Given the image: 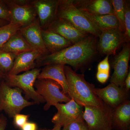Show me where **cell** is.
<instances>
[{
	"instance_id": "1",
	"label": "cell",
	"mask_w": 130,
	"mask_h": 130,
	"mask_svg": "<svg viewBox=\"0 0 130 130\" xmlns=\"http://www.w3.org/2000/svg\"><path fill=\"white\" fill-rule=\"evenodd\" d=\"M96 38L89 35L61 51L41 56L36 61V67L60 64L71 66L75 70L79 69L88 63L97 54Z\"/></svg>"
},
{
	"instance_id": "2",
	"label": "cell",
	"mask_w": 130,
	"mask_h": 130,
	"mask_svg": "<svg viewBox=\"0 0 130 130\" xmlns=\"http://www.w3.org/2000/svg\"><path fill=\"white\" fill-rule=\"evenodd\" d=\"M64 70L67 79L68 96L82 107H102L105 104L95 92V88L85 79L83 74H78L69 66L65 65Z\"/></svg>"
},
{
	"instance_id": "3",
	"label": "cell",
	"mask_w": 130,
	"mask_h": 130,
	"mask_svg": "<svg viewBox=\"0 0 130 130\" xmlns=\"http://www.w3.org/2000/svg\"><path fill=\"white\" fill-rule=\"evenodd\" d=\"M56 17L89 35L99 37L101 31L74 5L73 0H59Z\"/></svg>"
},
{
	"instance_id": "4",
	"label": "cell",
	"mask_w": 130,
	"mask_h": 130,
	"mask_svg": "<svg viewBox=\"0 0 130 130\" xmlns=\"http://www.w3.org/2000/svg\"><path fill=\"white\" fill-rule=\"evenodd\" d=\"M23 91L11 87L4 80L0 83V112L4 111L10 118L20 113L25 108L37 104L29 102L23 96Z\"/></svg>"
},
{
	"instance_id": "5",
	"label": "cell",
	"mask_w": 130,
	"mask_h": 130,
	"mask_svg": "<svg viewBox=\"0 0 130 130\" xmlns=\"http://www.w3.org/2000/svg\"><path fill=\"white\" fill-rule=\"evenodd\" d=\"M41 71V69L35 68L21 74H8L5 76L4 80L9 86L22 90L25 94L26 100L31 99L37 104L43 103L45 100L34 88L35 81Z\"/></svg>"
},
{
	"instance_id": "6",
	"label": "cell",
	"mask_w": 130,
	"mask_h": 130,
	"mask_svg": "<svg viewBox=\"0 0 130 130\" xmlns=\"http://www.w3.org/2000/svg\"><path fill=\"white\" fill-rule=\"evenodd\" d=\"M113 109L106 105L84 107L83 118L89 129L112 130Z\"/></svg>"
},
{
	"instance_id": "7",
	"label": "cell",
	"mask_w": 130,
	"mask_h": 130,
	"mask_svg": "<svg viewBox=\"0 0 130 130\" xmlns=\"http://www.w3.org/2000/svg\"><path fill=\"white\" fill-rule=\"evenodd\" d=\"M34 87L36 91L45 100L46 104L43 109L48 110L52 106L60 102L67 103L71 100L63 93L60 85L52 79L39 78L35 81Z\"/></svg>"
},
{
	"instance_id": "8",
	"label": "cell",
	"mask_w": 130,
	"mask_h": 130,
	"mask_svg": "<svg viewBox=\"0 0 130 130\" xmlns=\"http://www.w3.org/2000/svg\"><path fill=\"white\" fill-rule=\"evenodd\" d=\"M11 13V21L24 27L32 23L37 16L31 1L22 0L5 1Z\"/></svg>"
},
{
	"instance_id": "9",
	"label": "cell",
	"mask_w": 130,
	"mask_h": 130,
	"mask_svg": "<svg viewBox=\"0 0 130 130\" xmlns=\"http://www.w3.org/2000/svg\"><path fill=\"white\" fill-rule=\"evenodd\" d=\"M54 106L57 112L51 121L55 125H60L63 127L72 122L84 120L83 107L72 99L64 104L58 103Z\"/></svg>"
},
{
	"instance_id": "10",
	"label": "cell",
	"mask_w": 130,
	"mask_h": 130,
	"mask_svg": "<svg viewBox=\"0 0 130 130\" xmlns=\"http://www.w3.org/2000/svg\"><path fill=\"white\" fill-rule=\"evenodd\" d=\"M42 29L39 19L37 18L29 25L22 27L20 31L32 50L37 51L41 56H43L49 53L43 39Z\"/></svg>"
},
{
	"instance_id": "11",
	"label": "cell",
	"mask_w": 130,
	"mask_h": 130,
	"mask_svg": "<svg viewBox=\"0 0 130 130\" xmlns=\"http://www.w3.org/2000/svg\"><path fill=\"white\" fill-rule=\"evenodd\" d=\"M130 58V45L128 42L115 58L113 63L114 71L110 79L111 83L121 88L124 87L125 80L129 72Z\"/></svg>"
},
{
	"instance_id": "12",
	"label": "cell",
	"mask_w": 130,
	"mask_h": 130,
	"mask_svg": "<svg viewBox=\"0 0 130 130\" xmlns=\"http://www.w3.org/2000/svg\"><path fill=\"white\" fill-rule=\"evenodd\" d=\"M46 29L60 35L73 44L90 35L57 17L50 23Z\"/></svg>"
},
{
	"instance_id": "13",
	"label": "cell",
	"mask_w": 130,
	"mask_h": 130,
	"mask_svg": "<svg viewBox=\"0 0 130 130\" xmlns=\"http://www.w3.org/2000/svg\"><path fill=\"white\" fill-rule=\"evenodd\" d=\"M99 37L98 47L102 53L107 55H115L121 44L125 43L123 33L118 29L103 31Z\"/></svg>"
},
{
	"instance_id": "14",
	"label": "cell",
	"mask_w": 130,
	"mask_h": 130,
	"mask_svg": "<svg viewBox=\"0 0 130 130\" xmlns=\"http://www.w3.org/2000/svg\"><path fill=\"white\" fill-rule=\"evenodd\" d=\"M95 92L105 104L113 108L128 100V91L112 83L103 88H95Z\"/></svg>"
},
{
	"instance_id": "15",
	"label": "cell",
	"mask_w": 130,
	"mask_h": 130,
	"mask_svg": "<svg viewBox=\"0 0 130 130\" xmlns=\"http://www.w3.org/2000/svg\"><path fill=\"white\" fill-rule=\"evenodd\" d=\"M59 1L36 0L31 1L42 29H46L49 25L56 18Z\"/></svg>"
},
{
	"instance_id": "16",
	"label": "cell",
	"mask_w": 130,
	"mask_h": 130,
	"mask_svg": "<svg viewBox=\"0 0 130 130\" xmlns=\"http://www.w3.org/2000/svg\"><path fill=\"white\" fill-rule=\"evenodd\" d=\"M78 8L93 14H114L111 1L107 0H77L73 1Z\"/></svg>"
},
{
	"instance_id": "17",
	"label": "cell",
	"mask_w": 130,
	"mask_h": 130,
	"mask_svg": "<svg viewBox=\"0 0 130 130\" xmlns=\"http://www.w3.org/2000/svg\"><path fill=\"white\" fill-rule=\"evenodd\" d=\"M64 66L60 64L45 66L40 72L37 79L46 78L55 81L60 85L63 93L67 95L68 89L64 70Z\"/></svg>"
},
{
	"instance_id": "18",
	"label": "cell",
	"mask_w": 130,
	"mask_h": 130,
	"mask_svg": "<svg viewBox=\"0 0 130 130\" xmlns=\"http://www.w3.org/2000/svg\"><path fill=\"white\" fill-rule=\"evenodd\" d=\"M41 56L40 53L35 50L20 54L16 56L12 68L8 74L16 75L34 69L36 61Z\"/></svg>"
},
{
	"instance_id": "19",
	"label": "cell",
	"mask_w": 130,
	"mask_h": 130,
	"mask_svg": "<svg viewBox=\"0 0 130 130\" xmlns=\"http://www.w3.org/2000/svg\"><path fill=\"white\" fill-rule=\"evenodd\" d=\"M42 34L49 54L57 53L73 44L60 35L47 29H42Z\"/></svg>"
},
{
	"instance_id": "20",
	"label": "cell",
	"mask_w": 130,
	"mask_h": 130,
	"mask_svg": "<svg viewBox=\"0 0 130 130\" xmlns=\"http://www.w3.org/2000/svg\"><path fill=\"white\" fill-rule=\"evenodd\" d=\"M79 9L101 32L106 30L118 29V22L114 14H95Z\"/></svg>"
},
{
	"instance_id": "21",
	"label": "cell",
	"mask_w": 130,
	"mask_h": 130,
	"mask_svg": "<svg viewBox=\"0 0 130 130\" xmlns=\"http://www.w3.org/2000/svg\"><path fill=\"white\" fill-rule=\"evenodd\" d=\"M113 126L120 130H126L130 124V102L127 100L113 108Z\"/></svg>"
},
{
	"instance_id": "22",
	"label": "cell",
	"mask_w": 130,
	"mask_h": 130,
	"mask_svg": "<svg viewBox=\"0 0 130 130\" xmlns=\"http://www.w3.org/2000/svg\"><path fill=\"white\" fill-rule=\"evenodd\" d=\"M31 50H33L21 35L20 30L0 47V51L9 52L16 55Z\"/></svg>"
},
{
	"instance_id": "23",
	"label": "cell",
	"mask_w": 130,
	"mask_h": 130,
	"mask_svg": "<svg viewBox=\"0 0 130 130\" xmlns=\"http://www.w3.org/2000/svg\"><path fill=\"white\" fill-rule=\"evenodd\" d=\"M111 1L113 8L114 14L118 22V30L124 33L125 31L124 1L111 0Z\"/></svg>"
},
{
	"instance_id": "24",
	"label": "cell",
	"mask_w": 130,
	"mask_h": 130,
	"mask_svg": "<svg viewBox=\"0 0 130 130\" xmlns=\"http://www.w3.org/2000/svg\"><path fill=\"white\" fill-rule=\"evenodd\" d=\"M21 25L13 22L0 27V47L2 46L12 36L20 30Z\"/></svg>"
},
{
	"instance_id": "25",
	"label": "cell",
	"mask_w": 130,
	"mask_h": 130,
	"mask_svg": "<svg viewBox=\"0 0 130 130\" xmlns=\"http://www.w3.org/2000/svg\"><path fill=\"white\" fill-rule=\"evenodd\" d=\"M17 56L12 53L0 51V71L5 76L12 70Z\"/></svg>"
},
{
	"instance_id": "26",
	"label": "cell",
	"mask_w": 130,
	"mask_h": 130,
	"mask_svg": "<svg viewBox=\"0 0 130 130\" xmlns=\"http://www.w3.org/2000/svg\"><path fill=\"white\" fill-rule=\"evenodd\" d=\"M125 31L123 33L125 43L130 40V7L129 2L124 1Z\"/></svg>"
},
{
	"instance_id": "27",
	"label": "cell",
	"mask_w": 130,
	"mask_h": 130,
	"mask_svg": "<svg viewBox=\"0 0 130 130\" xmlns=\"http://www.w3.org/2000/svg\"><path fill=\"white\" fill-rule=\"evenodd\" d=\"M0 19L10 23L11 21L9 8L4 0H0Z\"/></svg>"
},
{
	"instance_id": "28",
	"label": "cell",
	"mask_w": 130,
	"mask_h": 130,
	"mask_svg": "<svg viewBox=\"0 0 130 130\" xmlns=\"http://www.w3.org/2000/svg\"><path fill=\"white\" fill-rule=\"evenodd\" d=\"M63 127L62 130H89L84 120L72 122Z\"/></svg>"
},
{
	"instance_id": "29",
	"label": "cell",
	"mask_w": 130,
	"mask_h": 130,
	"mask_svg": "<svg viewBox=\"0 0 130 130\" xmlns=\"http://www.w3.org/2000/svg\"><path fill=\"white\" fill-rule=\"evenodd\" d=\"M29 115L17 114L13 117V124L16 127L21 128L28 122Z\"/></svg>"
},
{
	"instance_id": "30",
	"label": "cell",
	"mask_w": 130,
	"mask_h": 130,
	"mask_svg": "<svg viewBox=\"0 0 130 130\" xmlns=\"http://www.w3.org/2000/svg\"><path fill=\"white\" fill-rule=\"evenodd\" d=\"M109 56L107 55L105 59L99 63L97 66V72L104 73L110 72Z\"/></svg>"
},
{
	"instance_id": "31",
	"label": "cell",
	"mask_w": 130,
	"mask_h": 130,
	"mask_svg": "<svg viewBox=\"0 0 130 130\" xmlns=\"http://www.w3.org/2000/svg\"><path fill=\"white\" fill-rule=\"evenodd\" d=\"M109 77V73H104L97 72L96 78L98 81L102 84H105L107 81Z\"/></svg>"
},
{
	"instance_id": "32",
	"label": "cell",
	"mask_w": 130,
	"mask_h": 130,
	"mask_svg": "<svg viewBox=\"0 0 130 130\" xmlns=\"http://www.w3.org/2000/svg\"><path fill=\"white\" fill-rule=\"evenodd\" d=\"M21 130H38L37 124L33 122H27L21 128Z\"/></svg>"
},
{
	"instance_id": "33",
	"label": "cell",
	"mask_w": 130,
	"mask_h": 130,
	"mask_svg": "<svg viewBox=\"0 0 130 130\" xmlns=\"http://www.w3.org/2000/svg\"><path fill=\"white\" fill-rule=\"evenodd\" d=\"M7 125V119L3 114L0 115V130H5Z\"/></svg>"
},
{
	"instance_id": "34",
	"label": "cell",
	"mask_w": 130,
	"mask_h": 130,
	"mask_svg": "<svg viewBox=\"0 0 130 130\" xmlns=\"http://www.w3.org/2000/svg\"><path fill=\"white\" fill-rule=\"evenodd\" d=\"M125 86L126 90L129 91L130 89V72H128L124 83V86Z\"/></svg>"
},
{
	"instance_id": "35",
	"label": "cell",
	"mask_w": 130,
	"mask_h": 130,
	"mask_svg": "<svg viewBox=\"0 0 130 130\" xmlns=\"http://www.w3.org/2000/svg\"><path fill=\"white\" fill-rule=\"evenodd\" d=\"M62 127L60 125H55L54 128L51 129H44L40 130H61V128Z\"/></svg>"
},
{
	"instance_id": "36",
	"label": "cell",
	"mask_w": 130,
	"mask_h": 130,
	"mask_svg": "<svg viewBox=\"0 0 130 130\" xmlns=\"http://www.w3.org/2000/svg\"><path fill=\"white\" fill-rule=\"evenodd\" d=\"M9 23V22L5 21V20L0 19V27H1L5 25H6L8 24Z\"/></svg>"
},
{
	"instance_id": "37",
	"label": "cell",
	"mask_w": 130,
	"mask_h": 130,
	"mask_svg": "<svg viewBox=\"0 0 130 130\" xmlns=\"http://www.w3.org/2000/svg\"><path fill=\"white\" fill-rule=\"evenodd\" d=\"M5 76V74L2 73L0 71V83L3 80H4Z\"/></svg>"
},
{
	"instance_id": "38",
	"label": "cell",
	"mask_w": 130,
	"mask_h": 130,
	"mask_svg": "<svg viewBox=\"0 0 130 130\" xmlns=\"http://www.w3.org/2000/svg\"><path fill=\"white\" fill-rule=\"evenodd\" d=\"M129 130H130V129H129Z\"/></svg>"
}]
</instances>
